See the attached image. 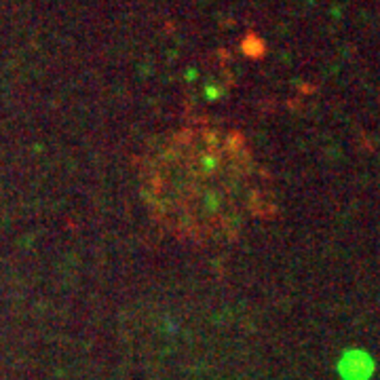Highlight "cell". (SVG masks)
I'll return each instance as SVG.
<instances>
[{
  "instance_id": "6da1fadb",
  "label": "cell",
  "mask_w": 380,
  "mask_h": 380,
  "mask_svg": "<svg viewBox=\"0 0 380 380\" xmlns=\"http://www.w3.org/2000/svg\"><path fill=\"white\" fill-rule=\"evenodd\" d=\"M142 195L175 237L201 245L232 241L256 199L253 161L237 134L184 129L146 159Z\"/></svg>"
}]
</instances>
